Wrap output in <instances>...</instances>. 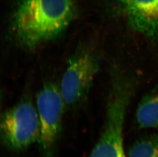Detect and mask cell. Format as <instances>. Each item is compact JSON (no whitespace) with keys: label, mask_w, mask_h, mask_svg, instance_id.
<instances>
[{"label":"cell","mask_w":158,"mask_h":157,"mask_svg":"<svg viewBox=\"0 0 158 157\" xmlns=\"http://www.w3.org/2000/svg\"><path fill=\"white\" fill-rule=\"evenodd\" d=\"M75 9L73 0H21L12 18L14 37L27 49L53 40L70 25Z\"/></svg>","instance_id":"1"},{"label":"cell","mask_w":158,"mask_h":157,"mask_svg":"<svg viewBox=\"0 0 158 157\" xmlns=\"http://www.w3.org/2000/svg\"><path fill=\"white\" fill-rule=\"evenodd\" d=\"M131 91V83L115 73L102 131L89 157H127L124 148V128Z\"/></svg>","instance_id":"2"},{"label":"cell","mask_w":158,"mask_h":157,"mask_svg":"<svg viewBox=\"0 0 158 157\" xmlns=\"http://www.w3.org/2000/svg\"><path fill=\"white\" fill-rule=\"evenodd\" d=\"M1 134L5 146L15 152L25 150L39 141V115L30 101H22L4 113L1 122Z\"/></svg>","instance_id":"3"},{"label":"cell","mask_w":158,"mask_h":157,"mask_svg":"<svg viewBox=\"0 0 158 157\" xmlns=\"http://www.w3.org/2000/svg\"><path fill=\"white\" fill-rule=\"evenodd\" d=\"M65 105L55 85H45L37 94L36 110L40 123L39 142L42 157H53L61 132Z\"/></svg>","instance_id":"4"},{"label":"cell","mask_w":158,"mask_h":157,"mask_svg":"<svg viewBox=\"0 0 158 157\" xmlns=\"http://www.w3.org/2000/svg\"><path fill=\"white\" fill-rule=\"evenodd\" d=\"M99 68L98 59L90 50H79L72 57L60 89L66 105L74 106L85 99Z\"/></svg>","instance_id":"5"},{"label":"cell","mask_w":158,"mask_h":157,"mask_svg":"<svg viewBox=\"0 0 158 157\" xmlns=\"http://www.w3.org/2000/svg\"><path fill=\"white\" fill-rule=\"evenodd\" d=\"M131 28L148 38L158 40V0H118Z\"/></svg>","instance_id":"6"},{"label":"cell","mask_w":158,"mask_h":157,"mask_svg":"<svg viewBox=\"0 0 158 157\" xmlns=\"http://www.w3.org/2000/svg\"><path fill=\"white\" fill-rule=\"evenodd\" d=\"M136 119L140 128H158V91L142 99L137 109Z\"/></svg>","instance_id":"7"},{"label":"cell","mask_w":158,"mask_h":157,"mask_svg":"<svg viewBox=\"0 0 158 157\" xmlns=\"http://www.w3.org/2000/svg\"><path fill=\"white\" fill-rule=\"evenodd\" d=\"M127 157H158V137L152 135L133 144Z\"/></svg>","instance_id":"8"}]
</instances>
